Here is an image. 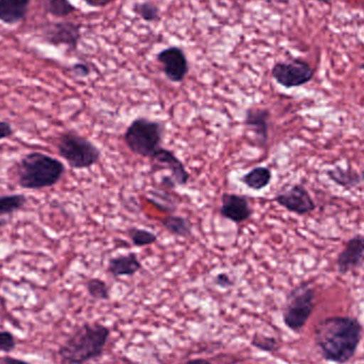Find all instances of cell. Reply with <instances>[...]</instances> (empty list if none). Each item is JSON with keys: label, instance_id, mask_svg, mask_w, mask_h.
Returning <instances> with one entry per match:
<instances>
[{"label": "cell", "instance_id": "27", "mask_svg": "<svg viewBox=\"0 0 364 364\" xmlns=\"http://www.w3.org/2000/svg\"><path fill=\"white\" fill-rule=\"evenodd\" d=\"M16 348L14 336L8 331H0V353L9 354Z\"/></svg>", "mask_w": 364, "mask_h": 364}, {"label": "cell", "instance_id": "32", "mask_svg": "<svg viewBox=\"0 0 364 364\" xmlns=\"http://www.w3.org/2000/svg\"><path fill=\"white\" fill-rule=\"evenodd\" d=\"M2 361H4V364H31L29 363H27V361L21 360V359H17V358H13V357H4V359H2Z\"/></svg>", "mask_w": 364, "mask_h": 364}, {"label": "cell", "instance_id": "10", "mask_svg": "<svg viewBox=\"0 0 364 364\" xmlns=\"http://www.w3.org/2000/svg\"><path fill=\"white\" fill-rule=\"evenodd\" d=\"M157 60L164 66V75L171 82H182L190 70L188 58L178 46L162 49L157 55Z\"/></svg>", "mask_w": 364, "mask_h": 364}, {"label": "cell", "instance_id": "36", "mask_svg": "<svg viewBox=\"0 0 364 364\" xmlns=\"http://www.w3.org/2000/svg\"><path fill=\"white\" fill-rule=\"evenodd\" d=\"M360 70H364V63L361 64V65H360Z\"/></svg>", "mask_w": 364, "mask_h": 364}, {"label": "cell", "instance_id": "14", "mask_svg": "<svg viewBox=\"0 0 364 364\" xmlns=\"http://www.w3.org/2000/svg\"><path fill=\"white\" fill-rule=\"evenodd\" d=\"M364 259V235H355L348 240L344 250L337 259L338 272L346 275L353 269L360 267Z\"/></svg>", "mask_w": 364, "mask_h": 364}, {"label": "cell", "instance_id": "5", "mask_svg": "<svg viewBox=\"0 0 364 364\" xmlns=\"http://www.w3.org/2000/svg\"><path fill=\"white\" fill-rule=\"evenodd\" d=\"M58 153L74 170H87L100 161L102 151L92 141L74 130H68L58 140Z\"/></svg>", "mask_w": 364, "mask_h": 364}, {"label": "cell", "instance_id": "6", "mask_svg": "<svg viewBox=\"0 0 364 364\" xmlns=\"http://www.w3.org/2000/svg\"><path fill=\"white\" fill-rule=\"evenodd\" d=\"M316 307V290L307 282L295 287L287 297L282 321L287 328L299 333L307 325Z\"/></svg>", "mask_w": 364, "mask_h": 364}, {"label": "cell", "instance_id": "16", "mask_svg": "<svg viewBox=\"0 0 364 364\" xmlns=\"http://www.w3.org/2000/svg\"><path fill=\"white\" fill-rule=\"evenodd\" d=\"M31 0H0V21L13 26L25 21Z\"/></svg>", "mask_w": 364, "mask_h": 364}, {"label": "cell", "instance_id": "4", "mask_svg": "<svg viewBox=\"0 0 364 364\" xmlns=\"http://www.w3.org/2000/svg\"><path fill=\"white\" fill-rule=\"evenodd\" d=\"M164 136V123L147 117H138L128 126L124 142L134 155L149 158L161 149Z\"/></svg>", "mask_w": 364, "mask_h": 364}, {"label": "cell", "instance_id": "21", "mask_svg": "<svg viewBox=\"0 0 364 364\" xmlns=\"http://www.w3.org/2000/svg\"><path fill=\"white\" fill-rule=\"evenodd\" d=\"M27 203V197L23 194L0 196V216L11 215L19 211Z\"/></svg>", "mask_w": 364, "mask_h": 364}, {"label": "cell", "instance_id": "29", "mask_svg": "<svg viewBox=\"0 0 364 364\" xmlns=\"http://www.w3.org/2000/svg\"><path fill=\"white\" fill-rule=\"evenodd\" d=\"M70 70L78 78H87L91 74V68L85 63H75Z\"/></svg>", "mask_w": 364, "mask_h": 364}, {"label": "cell", "instance_id": "9", "mask_svg": "<svg viewBox=\"0 0 364 364\" xmlns=\"http://www.w3.org/2000/svg\"><path fill=\"white\" fill-rule=\"evenodd\" d=\"M273 200L297 215H307L316 208L311 195L303 184H294L287 192L276 195Z\"/></svg>", "mask_w": 364, "mask_h": 364}, {"label": "cell", "instance_id": "33", "mask_svg": "<svg viewBox=\"0 0 364 364\" xmlns=\"http://www.w3.org/2000/svg\"><path fill=\"white\" fill-rule=\"evenodd\" d=\"M162 184L166 186V188H174L176 186V183H175L174 179L171 176H166L162 178Z\"/></svg>", "mask_w": 364, "mask_h": 364}, {"label": "cell", "instance_id": "18", "mask_svg": "<svg viewBox=\"0 0 364 364\" xmlns=\"http://www.w3.org/2000/svg\"><path fill=\"white\" fill-rule=\"evenodd\" d=\"M273 173L267 166H256L241 177L242 183L252 191H262L271 183Z\"/></svg>", "mask_w": 364, "mask_h": 364}, {"label": "cell", "instance_id": "22", "mask_svg": "<svg viewBox=\"0 0 364 364\" xmlns=\"http://www.w3.org/2000/svg\"><path fill=\"white\" fill-rule=\"evenodd\" d=\"M128 237L136 247L153 245L158 240V235L154 233L153 231L138 228V227H132V228L128 229Z\"/></svg>", "mask_w": 364, "mask_h": 364}, {"label": "cell", "instance_id": "1", "mask_svg": "<svg viewBox=\"0 0 364 364\" xmlns=\"http://www.w3.org/2000/svg\"><path fill=\"white\" fill-rule=\"evenodd\" d=\"M363 327L352 316H331L314 329V342L324 360L336 364L350 363L360 346Z\"/></svg>", "mask_w": 364, "mask_h": 364}, {"label": "cell", "instance_id": "12", "mask_svg": "<svg viewBox=\"0 0 364 364\" xmlns=\"http://www.w3.org/2000/svg\"><path fill=\"white\" fill-rule=\"evenodd\" d=\"M269 122L271 112L267 109L250 108L246 110L244 126L252 132L258 146L261 149H265L269 143Z\"/></svg>", "mask_w": 364, "mask_h": 364}, {"label": "cell", "instance_id": "19", "mask_svg": "<svg viewBox=\"0 0 364 364\" xmlns=\"http://www.w3.org/2000/svg\"><path fill=\"white\" fill-rule=\"evenodd\" d=\"M161 224L171 235L176 237L188 239L192 235V224L190 220L184 216L168 214V216L162 218Z\"/></svg>", "mask_w": 364, "mask_h": 364}, {"label": "cell", "instance_id": "11", "mask_svg": "<svg viewBox=\"0 0 364 364\" xmlns=\"http://www.w3.org/2000/svg\"><path fill=\"white\" fill-rule=\"evenodd\" d=\"M222 203L220 207V214L225 220H230L235 224H242L252 218V205L250 199L245 195L235 193H224L222 195Z\"/></svg>", "mask_w": 364, "mask_h": 364}, {"label": "cell", "instance_id": "7", "mask_svg": "<svg viewBox=\"0 0 364 364\" xmlns=\"http://www.w3.org/2000/svg\"><path fill=\"white\" fill-rule=\"evenodd\" d=\"M274 80L284 89L303 87L312 81L314 70L309 63L301 58L289 62H277L272 68Z\"/></svg>", "mask_w": 364, "mask_h": 364}, {"label": "cell", "instance_id": "8", "mask_svg": "<svg viewBox=\"0 0 364 364\" xmlns=\"http://www.w3.org/2000/svg\"><path fill=\"white\" fill-rule=\"evenodd\" d=\"M81 28V23L74 21H51L43 27L42 38L51 46H66L70 50H76L82 36Z\"/></svg>", "mask_w": 364, "mask_h": 364}, {"label": "cell", "instance_id": "35", "mask_svg": "<svg viewBox=\"0 0 364 364\" xmlns=\"http://www.w3.org/2000/svg\"><path fill=\"white\" fill-rule=\"evenodd\" d=\"M316 1L321 2V4H333V0H316Z\"/></svg>", "mask_w": 364, "mask_h": 364}, {"label": "cell", "instance_id": "23", "mask_svg": "<svg viewBox=\"0 0 364 364\" xmlns=\"http://www.w3.org/2000/svg\"><path fill=\"white\" fill-rule=\"evenodd\" d=\"M78 9L70 0H47L46 11L58 18H64L76 12Z\"/></svg>", "mask_w": 364, "mask_h": 364}, {"label": "cell", "instance_id": "3", "mask_svg": "<svg viewBox=\"0 0 364 364\" xmlns=\"http://www.w3.org/2000/svg\"><path fill=\"white\" fill-rule=\"evenodd\" d=\"M65 173L60 160L43 153L27 154L17 164V184L25 190H43L59 183Z\"/></svg>", "mask_w": 364, "mask_h": 364}, {"label": "cell", "instance_id": "26", "mask_svg": "<svg viewBox=\"0 0 364 364\" xmlns=\"http://www.w3.org/2000/svg\"><path fill=\"white\" fill-rule=\"evenodd\" d=\"M250 346L264 353H276L280 350V342L276 338L256 333L250 341Z\"/></svg>", "mask_w": 364, "mask_h": 364}, {"label": "cell", "instance_id": "31", "mask_svg": "<svg viewBox=\"0 0 364 364\" xmlns=\"http://www.w3.org/2000/svg\"><path fill=\"white\" fill-rule=\"evenodd\" d=\"M85 4H89L90 6H94V8H102V6H108L109 4L113 1V0H83Z\"/></svg>", "mask_w": 364, "mask_h": 364}, {"label": "cell", "instance_id": "28", "mask_svg": "<svg viewBox=\"0 0 364 364\" xmlns=\"http://www.w3.org/2000/svg\"><path fill=\"white\" fill-rule=\"evenodd\" d=\"M213 284L220 289H230L235 286V282L227 273H218L214 277Z\"/></svg>", "mask_w": 364, "mask_h": 364}, {"label": "cell", "instance_id": "13", "mask_svg": "<svg viewBox=\"0 0 364 364\" xmlns=\"http://www.w3.org/2000/svg\"><path fill=\"white\" fill-rule=\"evenodd\" d=\"M151 162L157 168L170 171L171 177L174 179L176 186H186L190 181V174L186 171L183 162L170 149H159L151 157Z\"/></svg>", "mask_w": 364, "mask_h": 364}, {"label": "cell", "instance_id": "17", "mask_svg": "<svg viewBox=\"0 0 364 364\" xmlns=\"http://www.w3.org/2000/svg\"><path fill=\"white\" fill-rule=\"evenodd\" d=\"M326 175L331 181L346 190H353L364 182V172H356L352 168H342L336 166L327 171Z\"/></svg>", "mask_w": 364, "mask_h": 364}, {"label": "cell", "instance_id": "24", "mask_svg": "<svg viewBox=\"0 0 364 364\" xmlns=\"http://www.w3.org/2000/svg\"><path fill=\"white\" fill-rule=\"evenodd\" d=\"M132 11L147 23H155L160 18V9L151 1L136 2Z\"/></svg>", "mask_w": 364, "mask_h": 364}, {"label": "cell", "instance_id": "2", "mask_svg": "<svg viewBox=\"0 0 364 364\" xmlns=\"http://www.w3.org/2000/svg\"><path fill=\"white\" fill-rule=\"evenodd\" d=\"M111 331L100 323H85L58 350L64 364H85L104 355Z\"/></svg>", "mask_w": 364, "mask_h": 364}, {"label": "cell", "instance_id": "30", "mask_svg": "<svg viewBox=\"0 0 364 364\" xmlns=\"http://www.w3.org/2000/svg\"><path fill=\"white\" fill-rule=\"evenodd\" d=\"M14 134V129L9 122L0 121V141L11 138Z\"/></svg>", "mask_w": 364, "mask_h": 364}, {"label": "cell", "instance_id": "20", "mask_svg": "<svg viewBox=\"0 0 364 364\" xmlns=\"http://www.w3.org/2000/svg\"><path fill=\"white\" fill-rule=\"evenodd\" d=\"M149 203L166 213L173 214L177 211V203L172 195L164 190H151L149 192Z\"/></svg>", "mask_w": 364, "mask_h": 364}, {"label": "cell", "instance_id": "15", "mask_svg": "<svg viewBox=\"0 0 364 364\" xmlns=\"http://www.w3.org/2000/svg\"><path fill=\"white\" fill-rule=\"evenodd\" d=\"M143 265L136 252L113 257L108 262V273L112 277H130L142 269Z\"/></svg>", "mask_w": 364, "mask_h": 364}, {"label": "cell", "instance_id": "34", "mask_svg": "<svg viewBox=\"0 0 364 364\" xmlns=\"http://www.w3.org/2000/svg\"><path fill=\"white\" fill-rule=\"evenodd\" d=\"M182 364H213L211 361L207 360V359H192V360L186 361V363Z\"/></svg>", "mask_w": 364, "mask_h": 364}, {"label": "cell", "instance_id": "25", "mask_svg": "<svg viewBox=\"0 0 364 364\" xmlns=\"http://www.w3.org/2000/svg\"><path fill=\"white\" fill-rule=\"evenodd\" d=\"M85 287H87L90 296L95 301H109L110 299V288L104 280L100 279V278H91L87 280Z\"/></svg>", "mask_w": 364, "mask_h": 364}]
</instances>
